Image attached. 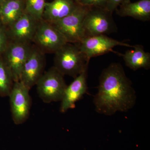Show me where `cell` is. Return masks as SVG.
Segmentation results:
<instances>
[{
  "mask_svg": "<svg viewBox=\"0 0 150 150\" xmlns=\"http://www.w3.org/2000/svg\"><path fill=\"white\" fill-rule=\"evenodd\" d=\"M54 54V67L64 76L74 79L88 68L90 60L82 53L78 43H67Z\"/></svg>",
  "mask_w": 150,
  "mask_h": 150,
  "instance_id": "cell-2",
  "label": "cell"
},
{
  "mask_svg": "<svg viewBox=\"0 0 150 150\" xmlns=\"http://www.w3.org/2000/svg\"><path fill=\"white\" fill-rule=\"evenodd\" d=\"M112 14L105 8L89 7L83 20L86 37L116 32L118 28Z\"/></svg>",
  "mask_w": 150,
  "mask_h": 150,
  "instance_id": "cell-4",
  "label": "cell"
},
{
  "mask_svg": "<svg viewBox=\"0 0 150 150\" xmlns=\"http://www.w3.org/2000/svg\"><path fill=\"white\" fill-rule=\"evenodd\" d=\"M89 8L78 4L71 13L51 24L62 33L68 43H79L86 37L83 20Z\"/></svg>",
  "mask_w": 150,
  "mask_h": 150,
  "instance_id": "cell-5",
  "label": "cell"
},
{
  "mask_svg": "<svg viewBox=\"0 0 150 150\" xmlns=\"http://www.w3.org/2000/svg\"><path fill=\"white\" fill-rule=\"evenodd\" d=\"M78 5L75 0H53L46 2L43 20L53 23L71 13Z\"/></svg>",
  "mask_w": 150,
  "mask_h": 150,
  "instance_id": "cell-13",
  "label": "cell"
},
{
  "mask_svg": "<svg viewBox=\"0 0 150 150\" xmlns=\"http://www.w3.org/2000/svg\"><path fill=\"white\" fill-rule=\"evenodd\" d=\"M25 13V0H5L0 8V23L8 27Z\"/></svg>",
  "mask_w": 150,
  "mask_h": 150,
  "instance_id": "cell-15",
  "label": "cell"
},
{
  "mask_svg": "<svg viewBox=\"0 0 150 150\" xmlns=\"http://www.w3.org/2000/svg\"><path fill=\"white\" fill-rule=\"evenodd\" d=\"M4 1L5 0H0V8L1 6L3 3H4Z\"/></svg>",
  "mask_w": 150,
  "mask_h": 150,
  "instance_id": "cell-22",
  "label": "cell"
},
{
  "mask_svg": "<svg viewBox=\"0 0 150 150\" xmlns=\"http://www.w3.org/2000/svg\"><path fill=\"white\" fill-rule=\"evenodd\" d=\"M32 46L31 43L9 41L3 53V59L10 70L14 82L20 81L23 68Z\"/></svg>",
  "mask_w": 150,
  "mask_h": 150,
  "instance_id": "cell-8",
  "label": "cell"
},
{
  "mask_svg": "<svg viewBox=\"0 0 150 150\" xmlns=\"http://www.w3.org/2000/svg\"><path fill=\"white\" fill-rule=\"evenodd\" d=\"M64 76L54 67L43 73L35 85L38 94L43 102L61 101L67 86Z\"/></svg>",
  "mask_w": 150,
  "mask_h": 150,
  "instance_id": "cell-3",
  "label": "cell"
},
{
  "mask_svg": "<svg viewBox=\"0 0 150 150\" xmlns=\"http://www.w3.org/2000/svg\"><path fill=\"white\" fill-rule=\"evenodd\" d=\"M46 0H25V12L38 21L43 20Z\"/></svg>",
  "mask_w": 150,
  "mask_h": 150,
  "instance_id": "cell-18",
  "label": "cell"
},
{
  "mask_svg": "<svg viewBox=\"0 0 150 150\" xmlns=\"http://www.w3.org/2000/svg\"><path fill=\"white\" fill-rule=\"evenodd\" d=\"M130 1L131 0H105V8L112 13L119 6Z\"/></svg>",
  "mask_w": 150,
  "mask_h": 150,
  "instance_id": "cell-21",
  "label": "cell"
},
{
  "mask_svg": "<svg viewBox=\"0 0 150 150\" xmlns=\"http://www.w3.org/2000/svg\"><path fill=\"white\" fill-rule=\"evenodd\" d=\"M136 98L132 83L121 64L112 63L103 71L93 99L97 112L111 115L117 112H126L134 107Z\"/></svg>",
  "mask_w": 150,
  "mask_h": 150,
  "instance_id": "cell-1",
  "label": "cell"
},
{
  "mask_svg": "<svg viewBox=\"0 0 150 150\" xmlns=\"http://www.w3.org/2000/svg\"><path fill=\"white\" fill-rule=\"evenodd\" d=\"M79 4L88 7H99L105 8V0H75Z\"/></svg>",
  "mask_w": 150,
  "mask_h": 150,
  "instance_id": "cell-20",
  "label": "cell"
},
{
  "mask_svg": "<svg viewBox=\"0 0 150 150\" xmlns=\"http://www.w3.org/2000/svg\"><path fill=\"white\" fill-rule=\"evenodd\" d=\"M88 70V68L86 69L75 78L70 85L67 86L61 101L60 111L62 113L75 108L76 103L87 92Z\"/></svg>",
  "mask_w": 150,
  "mask_h": 150,
  "instance_id": "cell-12",
  "label": "cell"
},
{
  "mask_svg": "<svg viewBox=\"0 0 150 150\" xmlns=\"http://www.w3.org/2000/svg\"><path fill=\"white\" fill-rule=\"evenodd\" d=\"M9 42L7 28L0 23V56L4 52Z\"/></svg>",
  "mask_w": 150,
  "mask_h": 150,
  "instance_id": "cell-19",
  "label": "cell"
},
{
  "mask_svg": "<svg viewBox=\"0 0 150 150\" xmlns=\"http://www.w3.org/2000/svg\"><path fill=\"white\" fill-rule=\"evenodd\" d=\"M78 44L82 53L89 60L111 51L112 48L117 46L133 47V46L110 38L105 35L86 37Z\"/></svg>",
  "mask_w": 150,
  "mask_h": 150,
  "instance_id": "cell-10",
  "label": "cell"
},
{
  "mask_svg": "<svg viewBox=\"0 0 150 150\" xmlns=\"http://www.w3.org/2000/svg\"><path fill=\"white\" fill-rule=\"evenodd\" d=\"M116 13L121 17H131L142 21L150 20V0H140L135 2L131 1L119 6Z\"/></svg>",
  "mask_w": 150,
  "mask_h": 150,
  "instance_id": "cell-14",
  "label": "cell"
},
{
  "mask_svg": "<svg viewBox=\"0 0 150 150\" xmlns=\"http://www.w3.org/2000/svg\"><path fill=\"white\" fill-rule=\"evenodd\" d=\"M32 42L44 54H55L67 42L64 37L51 23L39 21Z\"/></svg>",
  "mask_w": 150,
  "mask_h": 150,
  "instance_id": "cell-7",
  "label": "cell"
},
{
  "mask_svg": "<svg viewBox=\"0 0 150 150\" xmlns=\"http://www.w3.org/2000/svg\"><path fill=\"white\" fill-rule=\"evenodd\" d=\"M39 21L25 13L9 26L7 30L9 40L13 42L31 43Z\"/></svg>",
  "mask_w": 150,
  "mask_h": 150,
  "instance_id": "cell-11",
  "label": "cell"
},
{
  "mask_svg": "<svg viewBox=\"0 0 150 150\" xmlns=\"http://www.w3.org/2000/svg\"><path fill=\"white\" fill-rule=\"evenodd\" d=\"M132 48L133 49L128 50L122 55L126 66L134 71L142 68L149 69L150 53L146 52L142 45H134Z\"/></svg>",
  "mask_w": 150,
  "mask_h": 150,
  "instance_id": "cell-16",
  "label": "cell"
},
{
  "mask_svg": "<svg viewBox=\"0 0 150 150\" xmlns=\"http://www.w3.org/2000/svg\"><path fill=\"white\" fill-rule=\"evenodd\" d=\"M29 89L20 81L14 82L9 97L14 123L23 124L29 117L32 104Z\"/></svg>",
  "mask_w": 150,
  "mask_h": 150,
  "instance_id": "cell-6",
  "label": "cell"
},
{
  "mask_svg": "<svg viewBox=\"0 0 150 150\" xmlns=\"http://www.w3.org/2000/svg\"><path fill=\"white\" fill-rule=\"evenodd\" d=\"M14 81L12 74L2 57L0 56V97L9 96Z\"/></svg>",
  "mask_w": 150,
  "mask_h": 150,
  "instance_id": "cell-17",
  "label": "cell"
},
{
  "mask_svg": "<svg viewBox=\"0 0 150 150\" xmlns=\"http://www.w3.org/2000/svg\"><path fill=\"white\" fill-rule=\"evenodd\" d=\"M45 65V54L33 46L23 68L20 81L30 90L43 74Z\"/></svg>",
  "mask_w": 150,
  "mask_h": 150,
  "instance_id": "cell-9",
  "label": "cell"
}]
</instances>
